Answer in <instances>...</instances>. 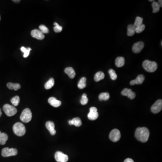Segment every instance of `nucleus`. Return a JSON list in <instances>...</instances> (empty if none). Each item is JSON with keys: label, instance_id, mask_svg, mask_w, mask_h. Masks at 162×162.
Here are the masks:
<instances>
[{"label": "nucleus", "instance_id": "obj_1", "mask_svg": "<svg viewBox=\"0 0 162 162\" xmlns=\"http://www.w3.org/2000/svg\"><path fill=\"white\" fill-rule=\"evenodd\" d=\"M135 137L139 141L146 142L149 138V130L146 127H138L136 129Z\"/></svg>", "mask_w": 162, "mask_h": 162}, {"label": "nucleus", "instance_id": "obj_2", "mask_svg": "<svg viewBox=\"0 0 162 162\" xmlns=\"http://www.w3.org/2000/svg\"><path fill=\"white\" fill-rule=\"evenodd\" d=\"M142 66L146 71L153 73L158 68V65L155 62L145 60L143 62Z\"/></svg>", "mask_w": 162, "mask_h": 162}, {"label": "nucleus", "instance_id": "obj_3", "mask_svg": "<svg viewBox=\"0 0 162 162\" xmlns=\"http://www.w3.org/2000/svg\"><path fill=\"white\" fill-rule=\"evenodd\" d=\"M13 130L15 135L19 137H22L25 134L26 129L23 123L20 122L16 123L13 127Z\"/></svg>", "mask_w": 162, "mask_h": 162}, {"label": "nucleus", "instance_id": "obj_4", "mask_svg": "<svg viewBox=\"0 0 162 162\" xmlns=\"http://www.w3.org/2000/svg\"><path fill=\"white\" fill-rule=\"evenodd\" d=\"M32 112L29 108L24 109L22 112L20 117V120L25 123L29 122L32 119Z\"/></svg>", "mask_w": 162, "mask_h": 162}, {"label": "nucleus", "instance_id": "obj_5", "mask_svg": "<svg viewBox=\"0 0 162 162\" xmlns=\"http://www.w3.org/2000/svg\"><path fill=\"white\" fill-rule=\"evenodd\" d=\"M3 110L7 116L11 117L17 113V110L14 106L9 104H5L3 107Z\"/></svg>", "mask_w": 162, "mask_h": 162}, {"label": "nucleus", "instance_id": "obj_6", "mask_svg": "<svg viewBox=\"0 0 162 162\" xmlns=\"http://www.w3.org/2000/svg\"><path fill=\"white\" fill-rule=\"evenodd\" d=\"M18 154V151L15 148H9L6 147L2 149L1 155L3 157H7L12 156L16 155Z\"/></svg>", "mask_w": 162, "mask_h": 162}, {"label": "nucleus", "instance_id": "obj_7", "mask_svg": "<svg viewBox=\"0 0 162 162\" xmlns=\"http://www.w3.org/2000/svg\"><path fill=\"white\" fill-rule=\"evenodd\" d=\"M109 137L112 141L114 142H117L121 138V133L120 131L117 129H114L110 132Z\"/></svg>", "mask_w": 162, "mask_h": 162}, {"label": "nucleus", "instance_id": "obj_8", "mask_svg": "<svg viewBox=\"0 0 162 162\" xmlns=\"http://www.w3.org/2000/svg\"><path fill=\"white\" fill-rule=\"evenodd\" d=\"M55 158L57 162H67L68 160V156L60 151L56 153Z\"/></svg>", "mask_w": 162, "mask_h": 162}, {"label": "nucleus", "instance_id": "obj_9", "mask_svg": "<svg viewBox=\"0 0 162 162\" xmlns=\"http://www.w3.org/2000/svg\"><path fill=\"white\" fill-rule=\"evenodd\" d=\"M162 100L161 99L158 100L155 102L151 108V110L154 114L159 113L162 110Z\"/></svg>", "mask_w": 162, "mask_h": 162}, {"label": "nucleus", "instance_id": "obj_10", "mask_svg": "<svg viewBox=\"0 0 162 162\" xmlns=\"http://www.w3.org/2000/svg\"><path fill=\"white\" fill-rule=\"evenodd\" d=\"M99 116L97 112V109L95 107H92L90 108V112L88 114V117L90 120H95L97 119Z\"/></svg>", "mask_w": 162, "mask_h": 162}, {"label": "nucleus", "instance_id": "obj_11", "mask_svg": "<svg viewBox=\"0 0 162 162\" xmlns=\"http://www.w3.org/2000/svg\"><path fill=\"white\" fill-rule=\"evenodd\" d=\"M121 94L123 96H126L129 99L133 100L136 97V94L132 91L131 89L124 88L121 92Z\"/></svg>", "mask_w": 162, "mask_h": 162}, {"label": "nucleus", "instance_id": "obj_12", "mask_svg": "<svg viewBox=\"0 0 162 162\" xmlns=\"http://www.w3.org/2000/svg\"><path fill=\"white\" fill-rule=\"evenodd\" d=\"M144 47V43L142 42H139L133 45V51L135 53H139L142 51Z\"/></svg>", "mask_w": 162, "mask_h": 162}, {"label": "nucleus", "instance_id": "obj_13", "mask_svg": "<svg viewBox=\"0 0 162 162\" xmlns=\"http://www.w3.org/2000/svg\"><path fill=\"white\" fill-rule=\"evenodd\" d=\"M32 37L38 40H42L45 37L44 34L38 29L33 30L31 33Z\"/></svg>", "mask_w": 162, "mask_h": 162}, {"label": "nucleus", "instance_id": "obj_14", "mask_svg": "<svg viewBox=\"0 0 162 162\" xmlns=\"http://www.w3.org/2000/svg\"><path fill=\"white\" fill-rule=\"evenodd\" d=\"M46 129L48 130L51 135L54 136L56 134V130L55 129V124L52 121H48L46 123Z\"/></svg>", "mask_w": 162, "mask_h": 162}, {"label": "nucleus", "instance_id": "obj_15", "mask_svg": "<svg viewBox=\"0 0 162 162\" xmlns=\"http://www.w3.org/2000/svg\"><path fill=\"white\" fill-rule=\"evenodd\" d=\"M145 79V78L143 75H139L136 78V79L132 80L130 83L131 85H134L135 84H141L144 82Z\"/></svg>", "mask_w": 162, "mask_h": 162}, {"label": "nucleus", "instance_id": "obj_16", "mask_svg": "<svg viewBox=\"0 0 162 162\" xmlns=\"http://www.w3.org/2000/svg\"><path fill=\"white\" fill-rule=\"evenodd\" d=\"M48 102L50 104L54 107H58L60 106L61 104V101L54 97H50L48 99Z\"/></svg>", "mask_w": 162, "mask_h": 162}, {"label": "nucleus", "instance_id": "obj_17", "mask_svg": "<svg viewBox=\"0 0 162 162\" xmlns=\"http://www.w3.org/2000/svg\"><path fill=\"white\" fill-rule=\"evenodd\" d=\"M68 123L70 125H74L76 127L81 126L82 124L81 119L78 117H76L73 118L72 120H69Z\"/></svg>", "mask_w": 162, "mask_h": 162}, {"label": "nucleus", "instance_id": "obj_18", "mask_svg": "<svg viewBox=\"0 0 162 162\" xmlns=\"http://www.w3.org/2000/svg\"><path fill=\"white\" fill-rule=\"evenodd\" d=\"M64 72L68 75V77H70L71 79H73L74 78L76 75V73L75 72L73 68L70 67L66 68L64 70Z\"/></svg>", "mask_w": 162, "mask_h": 162}, {"label": "nucleus", "instance_id": "obj_19", "mask_svg": "<svg viewBox=\"0 0 162 162\" xmlns=\"http://www.w3.org/2000/svg\"><path fill=\"white\" fill-rule=\"evenodd\" d=\"M7 86L9 89L14 90L15 91H17L21 88V86L19 83H14L12 82L8 83Z\"/></svg>", "mask_w": 162, "mask_h": 162}, {"label": "nucleus", "instance_id": "obj_20", "mask_svg": "<svg viewBox=\"0 0 162 162\" xmlns=\"http://www.w3.org/2000/svg\"><path fill=\"white\" fill-rule=\"evenodd\" d=\"M8 139V137L7 134L1 133L0 131V145H5Z\"/></svg>", "mask_w": 162, "mask_h": 162}, {"label": "nucleus", "instance_id": "obj_21", "mask_svg": "<svg viewBox=\"0 0 162 162\" xmlns=\"http://www.w3.org/2000/svg\"><path fill=\"white\" fill-rule=\"evenodd\" d=\"M136 27L133 24H130L127 26V35L129 36H133L135 34Z\"/></svg>", "mask_w": 162, "mask_h": 162}, {"label": "nucleus", "instance_id": "obj_22", "mask_svg": "<svg viewBox=\"0 0 162 162\" xmlns=\"http://www.w3.org/2000/svg\"><path fill=\"white\" fill-rule=\"evenodd\" d=\"M125 64V59L123 57H117L115 60V64L117 67H122Z\"/></svg>", "mask_w": 162, "mask_h": 162}, {"label": "nucleus", "instance_id": "obj_23", "mask_svg": "<svg viewBox=\"0 0 162 162\" xmlns=\"http://www.w3.org/2000/svg\"><path fill=\"white\" fill-rule=\"evenodd\" d=\"M104 78V74L103 72L99 71L96 73L94 76V80L96 82H99Z\"/></svg>", "mask_w": 162, "mask_h": 162}, {"label": "nucleus", "instance_id": "obj_24", "mask_svg": "<svg viewBox=\"0 0 162 162\" xmlns=\"http://www.w3.org/2000/svg\"><path fill=\"white\" fill-rule=\"evenodd\" d=\"M86 78L85 77H83L80 79L79 82L78 83V88L80 89L84 88L86 86Z\"/></svg>", "mask_w": 162, "mask_h": 162}, {"label": "nucleus", "instance_id": "obj_25", "mask_svg": "<svg viewBox=\"0 0 162 162\" xmlns=\"http://www.w3.org/2000/svg\"><path fill=\"white\" fill-rule=\"evenodd\" d=\"M55 84V80L53 78H51L47 82L45 85V88L46 89L48 90L52 88Z\"/></svg>", "mask_w": 162, "mask_h": 162}, {"label": "nucleus", "instance_id": "obj_26", "mask_svg": "<svg viewBox=\"0 0 162 162\" xmlns=\"http://www.w3.org/2000/svg\"><path fill=\"white\" fill-rule=\"evenodd\" d=\"M110 94L108 92L101 93L99 96L100 100H107L110 99Z\"/></svg>", "mask_w": 162, "mask_h": 162}, {"label": "nucleus", "instance_id": "obj_27", "mask_svg": "<svg viewBox=\"0 0 162 162\" xmlns=\"http://www.w3.org/2000/svg\"><path fill=\"white\" fill-rule=\"evenodd\" d=\"M11 101L14 106H17L19 104V102H20V98L19 96H15L11 99Z\"/></svg>", "mask_w": 162, "mask_h": 162}, {"label": "nucleus", "instance_id": "obj_28", "mask_svg": "<svg viewBox=\"0 0 162 162\" xmlns=\"http://www.w3.org/2000/svg\"><path fill=\"white\" fill-rule=\"evenodd\" d=\"M152 7L153 8V12L154 13H157L160 10V7L157 2L154 1L153 2L152 4Z\"/></svg>", "mask_w": 162, "mask_h": 162}, {"label": "nucleus", "instance_id": "obj_29", "mask_svg": "<svg viewBox=\"0 0 162 162\" xmlns=\"http://www.w3.org/2000/svg\"><path fill=\"white\" fill-rule=\"evenodd\" d=\"M31 50V49L30 48H24V46H22L21 48V51L24 53V55H23V57L24 58H27L28 57L30 54V52Z\"/></svg>", "mask_w": 162, "mask_h": 162}, {"label": "nucleus", "instance_id": "obj_30", "mask_svg": "<svg viewBox=\"0 0 162 162\" xmlns=\"http://www.w3.org/2000/svg\"><path fill=\"white\" fill-rule=\"evenodd\" d=\"M143 18L137 16L136 18L135 23H134V24H133L135 26V27L141 25L143 23Z\"/></svg>", "mask_w": 162, "mask_h": 162}, {"label": "nucleus", "instance_id": "obj_31", "mask_svg": "<svg viewBox=\"0 0 162 162\" xmlns=\"http://www.w3.org/2000/svg\"><path fill=\"white\" fill-rule=\"evenodd\" d=\"M80 102H81V104L82 105H86L88 104V99L87 97V95L86 94L84 93L82 95Z\"/></svg>", "mask_w": 162, "mask_h": 162}, {"label": "nucleus", "instance_id": "obj_32", "mask_svg": "<svg viewBox=\"0 0 162 162\" xmlns=\"http://www.w3.org/2000/svg\"><path fill=\"white\" fill-rule=\"evenodd\" d=\"M108 73L110 74L112 80H115L117 79L118 76H117V74H116L114 70L110 69V70L108 71Z\"/></svg>", "mask_w": 162, "mask_h": 162}, {"label": "nucleus", "instance_id": "obj_33", "mask_svg": "<svg viewBox=\"0 0 162 162\" xmlns=\"http://www.w3.org/2000/svg\"><path fill=\"white\" fill-rule=\"evenodd\" d=\"M54 24L55 26L54 27V30L56 33H60L62 31L63 29L62 26H60L57 23H54Z\"/></svg>", "mask_w": 162, "mask_h": 162}, {"label": "nucleus", "instance_id": "obj_34", "mask_svg": "<svg viewBox=\"0 0 162 162\" xmlns=\"http://www.w3.org/2000/svg\"><path fill=\"white\" fill-rule=\"evenodd\" d=\"M39 30L41 31V32L43 34L48 33H49V29L48 27H46L44 25H41L39 27Z\"/></svg>", "mask_w": 162, "mask_h": 162}, {"label": "nucleus", "instance_id": "obj_35", "mask_svg": "<svg viewBox=\"0 0 162 162\" xmlns=\"http://www.w3.org/2000/svg\"><path fill=\"white\" fill-rule=\"evenodd\" d=\"M145 27V25L143 24H142L141 25L137 27H136L135 32H136V33H141V32H143V31L144 30Z\"/></svg>", "mask_w": 162, "mask_h": 162}, {"label": "nucleus", "instance_id": "obj_36", "mask_svg": "<svg viewBox=\"0 0 162 162\" xmlns=\"http://www.w3.org/2000/svg\"><path fill=\"white\" fill-rule=\"evenodd\" d=\"M124 162H134L132 159L127 158L124 160Z\"/></svg>", "mask_w": 162, "mask_h": 162}, {"label": "nucleus", "instance_id": "obj_37", "mask_svg": "<svg viewBox=\"0 0 162 162\" xmlns=\"http://www.w3.org/2000/svg\"><path fill=\"white\" fill-rule=\"evenodd\" d=\"M158 4H159V7H162V1H160V0H159V1H158Z\"/></svg>", "mask_w": 162, "mask_h": 162}, {"label": "nucleus", "instance_id": "obj_38", "mask_svg": "<svg viewBox=\"0 0 162 162\" xmlns=\"http://www.w3.org/2000/svg\"><path fill=\"white\" fill-rule=\"evenodd\" d=\"M1 115H2V112H1V110L0 108V117H1Z\"/></svg>", "mask_w": 162, "mask_h": 162}, {"label": "nucleus", "instance_id": "obj_39", "mask_svg": "<svg viewBox=\"0 0 162 162\" xmlns=\"http://www.w3.org/2000/svg\"><path fill=\"white\" fill-rule=\"evenodd\" d=\"M15 1V2H20V1H19V0H18V1Z\"/></svg>", "mask_w": 162, "mask_h": 162}, {"label": "nucleus", "instance_id": "obj_40", "mask_svg": "<svg viewBox=\"0 0 162 162\" xmlns=\"http://www.w3.org/2000/svg\"><path fill=\"white\" fill-rule=\"evenodd\" d=\"M150 1V2H151V1H151V0H150V1Z\"/></svg>", "mask_w": 162, "mask_h": 162}, {"label": "nucleus", "instance_id": "obj_41", "mask_svg": "<svg viewBox=\"0 0 162 162\" xmlns=\"http://www.w3.org/2000/svg\"><path fill=\"white\" fill-rule=\"evenodd\" d=\"M0 20H1V16H0Z\"/></svg>", "mask_w": 162, "mask_h": 162}]
</instances>
